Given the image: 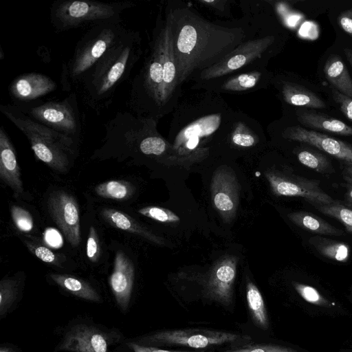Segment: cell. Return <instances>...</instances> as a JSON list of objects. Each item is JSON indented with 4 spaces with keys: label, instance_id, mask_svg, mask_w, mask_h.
I'll return each instance as SVG.
<instances>
[{
    "label": "cell",
    "instance_id": "6da1fadb",
    "mask_svg": "<svg viewBox=\"0 0 352 352\" xmlns=\"http://www.w3.org/2000/svg\"><path fill=\"white\" fill-rule=\"evenodd\" d=\"M163 9L182 85L219 63L258 30L243 18L230 25L214 23L180 0L167 1Z\"/></svg>",
    "mask_w": 352,
    "mask_h": 352
},
{
    "label": "cell",
    "instance_id": "7a4b0ae2",
    "mask_svg": "<svg viewBox=\"0 0 352 352\" xmlns=\"http://www.w3.org/2000/svg\"><path fill=\"white\" fill-rule=\"evenodd\" d=\"M182 86L170 23L161 6L142 67L131 82L126 106L136 116L159 122L177 108Z\"/></svg>",
    "mask_w": 352,
    "mask_h": 352
},
{
    "label": "cell",
    "instance_id": "3957f363",
    "mask_svg": "<svg viewBox=\"0 0 352 352\" xmlns=\"http://www.w3.org/2000/svg\"><path fill=\"white\" fill-rule=\"evenodd\" d=\"M197 91L182 96L173 112L168 142L177 158L201 157L209 151L208 144H219L235 110L220 94Z\"/></svg>",
    "mask_w": 352,
    "mask_h": 352
},
{
    "label": "cell",
    "instance_id": "277c9868",
    "mask_svg": "<svg viewBox=\"0 0 352 352\" xmlns=\"http://www.w3.org/2000/svg\"><path fill=\"white\" fill-rule=\"evenodd\" d=\"M142 54L140 32L129 30L80 82L76 92L84 105L98 116L107 109L117 89L129 78Z\"/></svg>",
    "mask_w": 352,
    "mask_h": 352
},
{
    "label": "cell",
    "instance_id": "5b68a950",
    "mask_svg": "<svg viewBox=\"0 0 352 352\" xmlns=\"http://www.w3.org/2000/svg\"><path fill=\"white\" fill-rule=\"evenodd\" d=\"M128 31L122 19L89 28L76 43L72 56L62 64L61 89L76 91L87 73Z\"/></svg>",
    "mask_w": 352,
    "mask_h": 352
},
{
    "label": "cell",
    "instance_id": "8992f818",
    "mask_svg": "<svg viewBox=\"0 0 352 352\" xmlns=\"http://www.w3.org/2000/svg\"><path fill=\"white\" fill-rule=\"evenodd\" d=\"M0 111L25 135L38 160L55 170H67L76 141L31 119L13 104H1Z\"/></svg>",
    "mask_w": 352,
    "mask_h": 352
},
{
    "label": "cell",
    "instance_id": "52a82bcc",
    "mask_svg": "<svg viewBox=\"0 0 352 352\" xmlns=\"http://www.w3.org/2000/svg\"><path fill=\"white\" fill-rule=\"evenodd\" d=\"M135 6L131 1L56 0L51 5L50 19L54 31L60 33L121 20L122 13Z\"/></svg>",
    "mask_w": 352,
    "mask_h": 352
},
{
    "label": "cell",
    "instance_id": "ba28073f",
    "mask_svg": "<svg viewBox=\"0 0 352 352\" xmlns=\"http://www.w3.org/2000/svg\"><path fill=\"white\" fill-rule=\"evenodd\" d=\"M279 38L270 28L259 29L214 65L192 76V83L223 77L244 69L267 67L270 59L279 50Z\"/></svg>",
    "mask_w": 352,
    "mask_h": 352
},
{
    "label": "cell",
    "instance_id": "9c48e42d",
    "mask_svg": "<svg viewBox=\"0 0 352 352\" xmlns=\"http://www.w3.org/2000/svg\"><path fill=\"white\" fill-rule=\"evenodd\" d=\"M13 104L31 119L73 138L77 142L82 136V126L76 91L70 92L62 100L41 99Z\"/></svg>",
    "mask_w": 352,
    "mask_h": 352
},
{
    "label": "cell",
    "instance_id": "30bf717a",
    "mask_svg": "<svg viewBox=\"0 0 352 352\" xmlns=\"http://www.w3.org/2000/svg\"><path fill=\"white\" fill-rule=\"evenodd\" d=\"M122 333L88 320H73L63 330L56 351L112 352L122 341Z\"/></svg>",
    "mask_w": 352,
    "mask_h": 352
},
{
    "label": "cell",
    "instance_id": "8fae6325",
    "mask_svg": "<svg viewBox=\"0 0 352 352\" xmlns=\"http://www.w3.org/2000/svg\"><path fill=\"white\" fill-rule=\"evenodd\" d=\"M250 339L247 336L230 332L205 329H184L160 331L144 336L136 342L146 346L163 344L203 349L226 343L244 342Z\"/></svg>",
    "mask_w": 352,
    "mask_h": 352
},
{
    "label": "cell",
    "instance_id": "7c38bea8",
    "mask_svg": "<svg viewBox=\"0 0 352 352\" xmlns=\"http://www.w3.org/2000/svg\"><path fill=\"white\" fill-rule=\"evenodd\" d=\"M273 72L267 67L250 68L210 80L192 83V90H205L218 94L243 95L267 89Z\"/></svg>",
    "mask_w": 352,
    "mask_h": 352
},
{
    "label": "cell",
    "instance_id": "4fadbf2b",
    "mask_svg": "<svg viewBox=\"0 0 352 352\" xmlns=\"http://www.w3.org/2000/svg\"><path fill=\"white\" fill-rule=\"evenodd\" d=\"M266 177L273 192L277 195L302 197L316 207L335 201L323 190L318 180L275 173H268Z\"/></svg>",
    "mask_w": 352,
    "mask_h": 352
},
{
    "label": "cell",
    "instance_id": "5bb4252c",
    "mask_svg": "<svg viewBox=\"0 0 352 352\" xmlns=\"http://www.w3.org/2000/svg\"><path fill=\"white\" fill-rule=\"evenodd\" d=\"M265 135L262 125L247 113L235 109L219 144L236 149H252L262 145Z\"/></svg>",
    "mask_w": 352,
    "mask_h": 352
},
{
    "label": "cell",
    "instance_id": "9a60e30c",
    "mask_svg": "<svg viewBox=\"0 0 352 352\" xmlns=\"http://www.w3.org/2000/svg\"><path fill=\"white\" fill-rule=\"evenodd\" d=\"M50 213L68 242L78 246L80 241L79 210L73 196L65 191L53 192L49 197Z\"/></svg>",
    "mask_w": 352,
    "mask_h": 352
},
{
    "label": "cell",
    "instance_id": "2e32d148",
    "mask_svg": "<svg viewBox=\"0 0 352 352\" xmlns=\"http://www.w3.org/2000/svg\"><path fill=\"white\" fill-rule=\"evenodd\" d=\"M283 138L313 146L344 162L352 163V144L300 125L285 126Z\"/></svg>",
    "mask_w": 352,
    "mask_h": 352
},
{
    "label": "cell",
    "instance_id": "e0dca14e",
    "mask_svg": "<svg viewBox=\"0 0 352 352\" xmlns=\"http://www.w3.org/2000/svg\"><path fill=\"white\" fill-rule=\"evenodd\" d=\"M57 87L50 76L32 72L15 77L8 86V94L13 104H23L41 100Z\"/></svg>",
    "mask_w": 352,
    "mask_h": 352
},
{
    "label": "cell",
    "instance_id": "ac0fdd59",
    "mask_svg": "<svg viewBox=\"0 0 352 352\" xmlns=\"http://www.w3.org/2000/svg\"><path fill=\"white\" fill-rule=\"evenodd\" d=\"M236 264L233 259H226L210 273L205 286V296L222 306H230L233 300Z\"/></svg>",
    "mask_w": 352,
    "mask_h": 352
},
{
    "label": "cell",
    "instance_id": "d6986e66",
    "mask_svg": "<svg viewBox=\"0 0 352 352\" xmlns=\"http://www.w3.org/2000/svg\"><path fill=\"white\" fill-rule=\"evenodd\" d=\"M134 281V267L129 258L118 252L114 260V267L109 278V285L118 306L126 311L131 299Z\"/></svg>",
    "mask_w": 352,
    "mask_h": 352
},
{
    "label": "cell",
    "instance_id": "ffe728a7",
    "mask_svg": "<svg viewBox=\"0 0 352 352\" xmlns=\"http://www.w3.org/2000/svg\"><path fill=\"white\" fill-rule=\"evenodd\" d=\"M271 85L277 89L280 98L287 104L311 109H322L325 102L305 87L273 73Z\"/></svg>",
    "mask_w": 352,
    "mask_h": 352
},
{
    "label": "cell",
    "instance_id": "44dd1931",
    "mask_svg": "<svg viewBox=\"0 0 352 352\" xmlns=\"http://www.w3.org/2000/svg\"><path fill=\"white\" fill-rule=\"evenodd\" d=\"M0 177L16 196L23 192L14 147L3 126L0 127Z\"/></svg>",
    "mask_w": 352,
    "mask_h": 352
},
{
    "label": "cell",
    "instance_id": "7402d4cb",
    "mask_svg": "<svg viewBox=\"0 0 352 352\" xmlns=\"http://www.w3.org/2000/svg\"><path fill=\"white\" fill-rule=\"evenodd\" d=\"M296 116L297 120L305 127L340 135H352V126L324 113L298 110Z\"/></svg>",
    "mask_w": 352,
    "mask_h": 352
},
{
    "label": "cell",
    "instance_id": "603a6c76",
    "mask_svg": "<svg viewBox=\"0 0 352 352\" xmlns=\"http://www.w3.org/2000/svg\"><path fill=\"white\" fill-rule=\"evenodd\" d=\"M324 73L335 89L352 98V78L340 56L331 54L328 57L324 65Z\"/></svg>",
    "mask_w": 352,
    "mask_h": 352
},
{
    "label": "cell",
    "instance_id": "cb8c5ba5",
    "mask_svg": "<svg viewBox=\"0 0 352 352\" xmlns=\"http://www.w3.org/2000/svg\"><path fill=\"white\" fill-rule=\"evenodd\" d=\"M289 219L300 228L318 235L342 236V230L334 227L318 216L307 211H297L288 214Z\"/></svg>",
    "mask_w": 352,
    "mask_h": 352
},
{
    "label": "cell",
    "instance_id": "d4e9b609",
    "mask_svg": "<svg viewBox=\"0 0 352 352\" xmlns=\"http://www.w3.org/2000/svg\"><path fill=\"white\" fill-rule=\"evenodd\" d=\"M52 280L60 287L81 299L100 302L99 293L86 281L67 274H51Z\"/></svg>",
    "mask_w": 352,
    "mask_h": 352
},
{
    "label": "cell",
    "instance_id": "484cf974",
    "mask_svg": "<svg viewBox=\"0 0 352 352\" xmlns=\"http://www.w3.org/2000/svg\"><path fill=\"white\" fill-rule=\"evenodd\" d=\"M235 195L231 182L217 174L212 188V201L216 208L225 214H233L236 202Z\"/></svg>",
    "mask_w": 352,
    "mask_h": 352
},
{
    "label": "cell",
    "instance_id": "4316f807",
    "mask_svg": "<svg viewBox=\"0 0 352 352\" xmlns=\"http://www.w3.org/2000/svg\"><path fill=\"white\" fill-rule=\"evenodd\" d=\"M309 243L323 256L338 261L346 262L350 255L347 244L327 239L320 235L310 237Z\"/></svg>",
    "mask_w": 352,
    "mask_h": 352
},
{
    "label": "cell",
    "instance_id": "83f0119b",
    "mask_svg": "<svg viewBox=\"0 0 352 352\" xmlns=\"http://www.w3.org/2000/svg\"><path fill=\"white\" fill-rule=\"evenodd\" d=\"M246 299L255 324L261 329H267L269 320L263 296L257 287L252 282L247 284Z\"/></svg>",
    "mask_w": 352,
    "mask_h": 352
},
{
    "label": "cell",
    "instance_id": "f1b7e54d",
    "mask_svg": "<svg viewBox=\"0 0 352 352\" xmlns=\"http://www.w3.org/2000/svg\"><path fill=\"white\" fill-rule=\"evenodd\" d=\"M101 214L103 218L111 226L122 230L139 234L153 240V236L148 234L137 222L126 214L110 208H104Z\"/></svg>",
    "mask_w": 352,
    "mask_h": 352
},
{
    "label": "cell",
    "instance_id": "f546056e",
    "mask_svg": "<svg viewBox=\"0 0 352 352\" xmlns=\"http://www.w3.org/2000/svg\"><path fill=\"white\" fill-rule=\"evenodd\" d=\"M95 191L104 198L123 200L129 198L133 190L127 182L124 180H110L96 186Z\"/></svg>",
    "mask_w": 352,
    "mask_h": 352
},
{
    "label": "cell",
    "instance_id": "4dcf8cb0",
    "mask_svg": "<svg viewBox=\"0 0 352 352\" xmlns=\"http://www.w3.org/2000/svg\"><path fill=\"white\" fill-rule=\"evenodd\" d=\"M19 295L18 284L12 278H4L0 283V318L3 319L15 306Z\"/></svg>",
    "mask_w": 352,
    "mask_h": 352
},
{
    "label": "cell",
    "instance_id": "1f68e13d",
    "mask_svg": "<svg viewBox=\"0 0 352 352\" xmlns=\"http://www.w3.org/2000/svg\"><path fill=\"white\" fill-rule=\"evenodd\" d=\"M298 161L304 166L322 174L331 173L333 168L331 161L323 154L313 150L303 149L297 153Z\"/></svg>",
    "mask_w": 352,
    "mask_h": 352
},
{
    "label": "cell",
    "instance_id": "d6a6232c",
    "mask_svg": "<svg viewBox=\"0 0 352 352\" xmlns=\"http://www.w3.org/2000/svg\"><path fill=\"white\" fill-rule=\"evenodd\" d=\"M316 208L322 213L340 221L346 230L352 233V209L336 201Z\"/></svg>",
    "mask_w": 352,
    "mask_h": 352
},
{
    "label": "cell",
    "instance_id": "836d02e7",
    "mask_svg": "<svg viewBox=\"0 0 352 352\" xmlns=\"http://www.w3.org/2000/svg\"><path fill=\"white\" fill-rule=\"evenodd\" d=\"M293 285L296 291L306 301L321 307H329L331 306L330 302L314 287L299 283H294Z\"/></svg>",
    "mask_w": 352,
    "mask_h": 352
},
{
    "label": "cell",
    "instance_id": "e575fe53",
    "mask_svg": "<svg viewBox=\"0 0 352 352\" xmlns=\"http://www.w3.org/2000/svg\"><path fill=\"white\" fill-rule=\"evenodd\" d=\"M138 212L146 217L162 223H173L179 221V218L171 211L156 206H147L138 210Z\"/></svg>",
    "mask_w": 352,
    "mask_h": 352
},
{
    "label": "cell",
    "instance_id": "d590c367",
    "mask_svg": "<svg viewBox=\"0 0 352 352\" xmlns=\"http://www.w3.org/2000/svg\"><path fill=\"white\" fill-rule=\"evenodd\" d=\"M197 3L214 14L220 17H232L230 0H199Z\"/></svg>",
    "mask_w": 352,
    "mask_h": 352
},
{
    "label": "cell",
    "instance_id": "8d00e7d4",
    "mask_svg": "<svg viewBox=\"0 0 352 352\" xmlns=\"http://www.w3.org/2000/svg\"><path fill=\"white\" fill-rule=\"evenodd\" d=\"M11 216L15 226L19 230L29 232L32 230L34 221L28 210L20 206H13L11 208Z\"/></svg>",
    "mask_w": 352,
    "mask_h": 352
},
{
    "label": "cell",
    "instance_id": "74e56055",
    "mask_svg": "<svg viewBox=\"0 0 352 352\" xmlns=\"http://www.w3.org/2000/svg\"><path fill=\"white\" fill-rule=\"evenodd\" d=\"M25 243L29 250L43 262L53 265L59 264L58 255L54 253L47 247L29 241H25Z\"/></svg>",
    "mask_w": 352,
    "mask_h": 352
},
{
    "label": "cell",
    "instance_id": "f35d334b",
    "mask_svg": "<svg viewBox=\"0 0 352 352\" xmlns=\"http://www.w3.org/2000/svg\"><path fill=\"white\" fill-rule=\"evenodd\" d=\"M223 352H298L296 350L280 345L256 344L244 346Z\"/></svg>",
    "mask_w": 352,
    "mask_h": 352
},
{
    "label": "cell",
    "instance_id": "ab89813d",
    "mask_svg": "<svg viewBox=\"0 0 352 352\" xmlns=\"http://www.w3.org/2000/svg\"><path fill=\"white\" fill-rule=\"evenodd\" d=\"M100 255V244L94 227L91 226L87 241V256L92 262H96Z\"/></svg>",
    "mask_w": 352,
    "mask_h": 352
},
{
    "label": "cell",
    "instance_id": "60d3db41",
    "mask_svg": "<svg viewBox=\"0 0 352 352\" xmlns=\"http://www.w3.org/2000/svg\"><path fill=\"white\" fill-rule=\"evenodd\" d=\"M332 96L342 113L350 122H352V98L341 94L334 88L332 89Z\"/></svg>",
    "mask_w": 352,
    "mask_h": 352
},
{
    "label": "cell",
    "instance_id": "b9f144b4",
    "mask_svg": "<svg viewBox=\"0 0 352 352\" xmlns=\"http://www.w3.org/2000/svg\"><path fill=\"white\" fill-rule=\"evenodd\" d=\"M127 346L133 351V352H204L201 351H168L160 349L152 346H146L141 344L136 341H131L126 342Z\"/></svg>",
    "mask_w": 352,
    "mask_h": 352
},
{
    "label": "cell",
    "instance_id": "7bdbcfd3",
    "mask_svg": "<svg viewBox=\"0 0 352 352\" xmlns=\"http://www.w3.org/2000/svg\"><path fill=\"white\" fill-rule=\"evenodd\" d=\"M44 240L46 243L55 248L63 245V238L59 232L52 228H47L44 233Z\"/></svg>",
    "mask_w": 352,
    "mask_h": 352
},
{
    "label": "cell",
    "instance_id": "ee69618b",
    "mask_svg": "<svg viewBox=\"0 0 352 352\" xmlns=\"http://www.w3.org/2000/svg\"><path fill=\"white\" fill-rule=\"evenodd\" d=\"M338 21L340 28L352 37V9L341 12L338 17Z\"/></svg>",
    "mask_w": 352,
    "mask_h": 352
},
{
    "label": "cell",
    "instance_id": "f6af8a7d",
    "mask_svg": "<svg viewBox=\"0 0 352 352\" xmlns=\"http://www.w3.org/2000/svg\"><path fill=\"white\" fill-rule=\"evenodd\" d=\"M342 176L346 182L352 185V163L344 162Z\"/></svg>",
    "mask_w": 352,
    "mask_h": 352
},
{
    "label": "cell",
    "instance_id": "bcb514c9",
    "mask_svg": "<svg viewBox=\"0 0 352 352\" xmlns=\"http://www.w3.org/2000/svg\"><path fill=\"white\" fill-rule=\"evenodd\" d=\"M0 352H17L16 349L7 344H2L0 347Z\"/></svg>",
    "mask_w": 352,
    "mask_h": 352
},
{
    "label": "cell",
    "instance_id": "7dc6e473",
    "mask_svg": "<svg viewBox=\"0 0 352 352\" xmlns=\"http://www.w3.org/2000/svg\"><path fill=\"white\" fill-rule=\"evenodd\" d=\"M343 52L346 56V60L352 67V49L344 48Z\"/></svg>",
    "mask_w": 352,
    "mask_h": 352
},
{
    "label": "cell",
    "instance_id": "c3c4849f",
    "mask_svg": "<svg viewBox=\"0 0 352 352\" xmlns=\"http://www.w3.org/2000/svg\"><path fill=\"white\" fill-rule=\"evenodd\" d=\"M345 197L348 204L352 207V185H350V187L345 195Z\"/></svg>",
    "mask_w": 352,
    "mask_h": 352
},
{
    "label": "cell",
    "instance_id": "681fc988",
    "mask_svg": "<svg viewBox=\"0 0 352 352\" xmlns=\"http://www.w3.org/2000/svg\"><path fill=\"white\" fill-rule=\"evenodd\" d=\"M5 58L2 47H0V60H3Z\"/></svg>",
    "mask_w": 352,
    "mask_h": 352
}]
</instances>
